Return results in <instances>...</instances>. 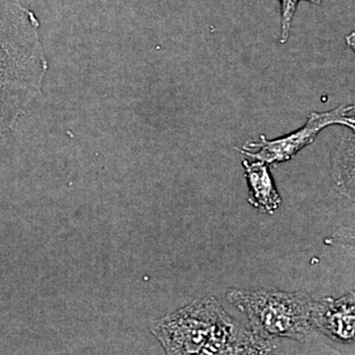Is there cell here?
Listing matches in <instances>:
<instances>
[{
	"label": "cell",
	"instance_id": "1",
	"mask_svg": "<svg viewBox=\"0 0 355 355\" xmlns=\"http://www.w3.org/2000/svg\"><path fill=\"white\" fill-rule=\"evenodd\" d=\"M40 23L19 0H0V137L43 86L48 62Z\"/></svg>",
	"mask_w": 355,
	"mask_h": 355
},
{
	"label": "cell",
	"instance_id": "2",
	"mask_svg": "<svg viewBox=\"0 0 355 355\" xmlns=\"http://www.w3.org/2000/svg\"><path fill=\"white\" fill-rule=\"evenodd\" d=\"M227 300L247 317L250 328L263 338L304 343L314 331L310 324L313 300L305 292L232 288L227 292Z\"/></svg>",
	"mask_w": 355,
	"mask_h": 355
},
{
	"label": "cell",
	"instance_id": "3",
	"mask_svg": "<svg viewBox=\"0 0 355 355\" xmlns=\"http://www.w3.org/2000/svg\"><path fill=\"white\" fill-rule=\"evenodd\" d=\"M223 310L214 297L196 299L154 322L151 333L167 354H200Z\"/></svg>",
	"mask_w": 355,
	"mask_h": 355
},
{
	"label": "cell",
	"instance_id": "4",
	"mask_svg": "<svg viewBox=\"0 0 355 355\" xmlns=\"http://www.w3.org/2000/svg\"><path fill=\"white\" fill-rule=\"evenodd\" d=\"M354 109V106H340L323 113L313 112L305 125L296 132L272 140L261 135L260 141L245 144L240 153L268 165L291 160L301 149L312 144L317 135L327 127L342 125L354 130L355 121L352 116Z\"/></svg>",
	"mask_w": 355,
	"mask_h": 355
},
{
	"label": "cell",
	"instance_id": "5",
	"mask_svg": "<svg viewBox=\"0 0 355 355\" xmlns=\"http://www.w3.org/2000/svg\"><path fill=\"white\" fill-rule=\"evenodd\" d=\"M279 347V340L257 335L223 310L200 354H268Z\"/></svg>",
	"mask_w": 355,
	"mask_h": 355
},
{
	"label": "cell",
	"instance_id": "6",
	"mask_svg": "<svg viewBox=\"0 0 355 355\" xmlns=\"http://www.w3.org/2000/svg\"><path fill=\"white\" fill-rule=\"evenodd\" d=\"M310 324L334 342L352 343L355 335L354 293L340 298L326 297L314 302L310 312Z\"/></svg>",
	"mask_w": 355,
	"mask_h": 355
},
{
	"label": "cell",
	"instance_id": "7",
	"mask_svg": "<svg viewBox=\"0 0 355 355\" xmlns=\"http://www.w3.org/2000/svg\"><path fill=\"white\" fill-rule=\"evenodd\" d=\"M243 165L250 189L248 202L263 214H275L279 209L282 200L275 188L268 165L259 160H244Z\"/></svg>",
	"mask_w": 355,
	"mask_h": 355
},
{
	"label": "cell",
	"instance_id": "8",
	"mask_svg": "<svg viewBox=\"0 0 355 355\" xmlns=\"http://www.w3.org/2000/svg\"><path fill=\"white\" fill-rule=\"evenodd\" d=\"M282 9V36L280 43L284 44L291 33L292 21L297 9L299 0H279Z\"/></svg>",
	"mask_w": 355,
	"mask_h": 355
},
{
	"label": "cell",
	"instance_id": "9",
	"mask_svg": "<svg viewBox=\"0 0 355 355\" xmlns=\"http://www.w3.org/2000/svg\"><path fill=\"white\" fill-rule=\"evenodd\" d=\"M307 1L312 2V3L320 4L321 3L322 0H307Z\"/></svg>",
	"mask_w": 355,
	"mask_h": 355
}]
</instances>
